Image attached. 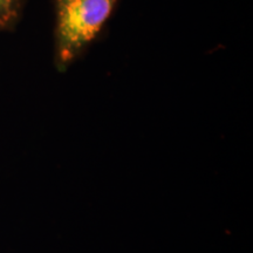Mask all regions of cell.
Masks as SVG:
<instances>
[{
  "label": "cell",
  "mask_w": 253,
  "mask_h": 253,
  "mask_svg": "<svg viewBox=\"0 0 253 253\" xmlns=\"http://www.w3.org/2000/svg\"><path fill=\"white\" fill-rule=\"evenodd\" d=\"M121 0H52L53 66L66 73L99 40Z\"/></svg>",
  "instance_id": "6da1fadb"
},
{
  "label": "cell",
  "mask_w": 253,
  "mask_h": 253,
  "mask_svg": "<svg viewBox=\"0 0 253 253\" xmlns=\"http://www.w3.org/2000/svg\"><path fill=\"white\" fill-rule=\"evenodd\" d=\"M28 0H0V33L13 32L23 20Z\"/></svg>",
  "instance_id": "7a4b0ae2"
}]
</instances>
